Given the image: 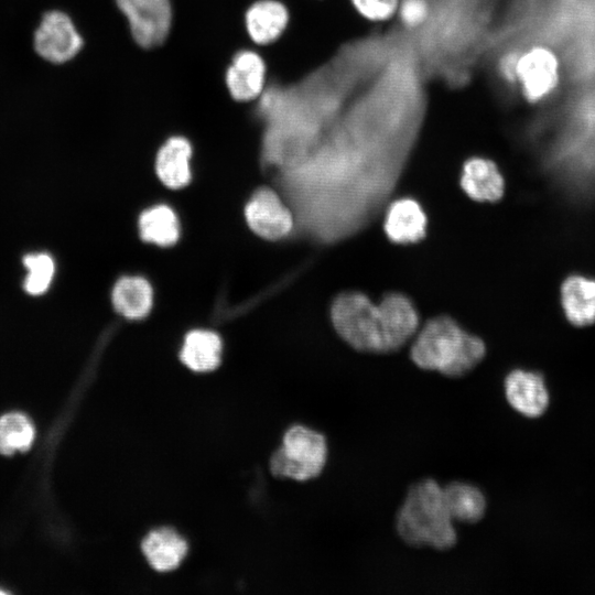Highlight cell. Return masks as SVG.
Segmentation results:
<instances>
[{
    "label": "cell",
    "mask_w": 595,
    "mask_h": 595,
    "mask_svg": "<svg viewBox=\"0 0 595 595\" xmlns=\"http://www.w3.org/2000/svg\"><path fill=\"white\" fill-rule=\"evenodd\" d=\"M331 316L338 335L363 353L396 351L419 326V315L412 302L399 293L386 295L380 304H375L359 292L343 293L334 301Z\"/></svg>",
    "instance_id": "obj_1"
},
{
    "label": "cell",
    "mask_w": 595,
    "mask_h": 595,
    "mask_svg": "<svg viewBox=\"0 0 595 595\" xmlns=\"http://www.w3.org/2000/svg\"><path fill=\"white\" fill-rule=\"evenodd\" d=\"M400 539L413 548L452 549L457 533L450 515L443 487L432 478L412 484L396 517Z\"/></svg>",
    "instance_id": "obj_2"
},
{
    "label": "cell",
    "mask_w": 595,
    "mask_h": 595,
    "mask_svg": "<svg viewBox=\"0 0 595 595\" xmlns=\"http://www.w3.org/2000/svg\"><path fill=\"white\" fill-rule=\"evenodd\" d=\"M485 354L486 346L479 337L465 332L446 316L430 320L410 350V357L418 367L450 378L467 375Z\"/></svg>",
    "instance_id": "obj_3"
},
{
    "label": "cell",
    "mask_w": 595,
    "mask_h": 595,
    "mask_svg": "<svg viewBox=\"0 0 595 595\" xmlns=\"http://www.w3.org/2000/svg\"><path fill=\"white\" fill-rule=\"evenodd\" d=\"M326 458L325 436L309 428L296 425L288 430L283 446L273 454L270 465L274 475L307 480L321 474Z\"/></svg>",
    "instance_id": "obj_4"
},
{
    "label": "cell",
    "mask_w": 595,
    "mask_h": 595,
    "mask_svg": "<svg viewBox=\"0 0 595 595\" xmlns=\"http://www.w3.org/2000/svg\"><path fill=\"white\" fill-rule=\"evenodd\" d=\"M35 54L51 65H65L79 56L85 37L73 17L62 9L45 11L32 36Z\"/></svg>",
    "instance_id": "obj_5"
},
{
    "label": "cell",
    "mask_w": 595,
    "mask_h": 595,
    "mask_svg": "<svg viewBox=\"0 0 595 595\" xmlns=\"http://www.w3.org/2000/svg\"><path fill=\"white\" fill-rule=\"evenodd\" d=\"M561 64L549 46L534 44L519 51L515 67V88L529 105L545 101L558 88Z\"/></svg>",
    "instance_id": "obj_6"
},
{
    "label": "cell",
    "mask_w": 595,
    "mask_h": 595,
    "mask_svg": "<svg viewBox=\"0 0 595 595\" xmlns=\"http://www.w3.org/2000/svg\"><path fill=\"white\" fill-rule=\"evenodd\" d=\"M113 3L137 45L152 48L166 40L173 21L171 0H113Z\"/></svg>",
    "instance_id": "obj_7"
},
{
    "label": "cell",
    "mask_w": 595,
    "mask_h": 595,
    "mask_svg": "<svg viewBox=\"0 0 595 595\" xmlns=\"http://www.w3.org/2000/svg\"><path fill=\"white\" fill-rule=\"evenodd\" d=\"M224 79L234 100L240 102L257 100L264 91L268 80L263 56L255 46L240 48L228 63Z\"/></svg>",
    "instance_id": "obj_8"
},
{
    "label": "cell",
    "mask_w": 595,
    "mask_h": 595,
    "mask_svg": "<svg viewBox=\"0 0 595 595\" xmlns=\"http://www.w3.org/2000/svg\"><path fill=\"white\" fill-rule=\"evenodd\" d=\"M249 227L259 236L274 240L293 228V215L278 194L270 188L258 190L246 206Z\"/></svg>",
    "instance_id": "obj_9"
},
{
    "label": "cell",
    "mask_w": 595,
    "mask_h": 595,
    "mask_svg": "<svg viewBox=\"0 0 595 595\" xmlns=\"http://www.w3.org/2000/svg\"><path fill=\"white\" fill-rule=\"evenodd\" d=\"M504 389L510 407L526 418H539L548 409L549 391L538 372L515 369L505 378Z\"/></svg>",
    "instance_id": "obj_10"
},
{
    "label": "cell",
    "mask_w": 595,
    "mask_h": 595,
    "mask_svg": "<svg viewBox=\"0 0 595 595\" xmlns=\"http://www.w3.org/2000/svg\"><path fill=\"white\" fill-rule=\"evenodd\" d=\"M291 14L281 0H255L245 11L247 34L255 47L275 42L286 30Z\"/></svg>",
    "instance_id": "obj_11"
},
{
    "label": "cell",
    "mask_w": 595,
    "mask_h": 595,
    "mask_svg": "<svg viewBox=\"0 0 595 595\" xmlns=\"http://www.w3.org/2000/svg\"><path fill=\"white\" fill-rule=\"evenodd\" d=\"M192 154V143L185 136L166 138L155 154V172L161 182L170 188L185 186L191 181Z\"/></svg>",
    "instance_id": "obj_12"
},
{
    "label": "cell",
    "mask_w": 595,
    "mask_h": 595,
    "mask_svg": "<svg viewBox=\"0 0 595 595\" xmlns=\"http://www.w3.org/2000/svg\"><path fill=\"white\" fill-rule=\"evenodd\" d=\"M461 186L475 201L496 202L504 194L505 183L493 160L472 156L463 165Z\"/></svg>",
    "instance_id": "obj_13"
},
{
    "label": "cell",
    "mask_w": 595,
    "mask_h": 595,
    "mask_svg": "<svg viewBox=\"0 0 595 595\" xmlns=\"http://www.w3.org/2000/svg\"><path fill=\"white\" fill-rule=\"evenodd\" d=\"M383 227L393 242H416L425 236L426 216L418 202L401 198L390 204Z\"/></svg>",
    "instance_id": "obj_14"
},
{
    "label": "cell",
    "mask_w": 595,
    "mask_h": 595,
    "mask_svg": "<svg viewBox=\"0 0 595 595\" xmlns=\"http://www.w3.org/2000/svg\"><path fill=\"white\" fill-rule=\"evenodd\" d=\"M561 299L572 324L586 326L595 322V280L581 275L567 278L561 288Z\"/></svg>",
    "instance_id": "obj_15"
},
{
    "label": "cell",
    "mask_w": 595,
    "mask_h": 595,
    "mask_svg": "<svg viewBox=\"0 0 595 595\" xmlns=\"http://www.w3.org/2000/svg\"><path fill=\"white\" fill-rule=\"evenodd\" d=\"M142 551L159 572L176 569L187 552V544L174 530L161 528L150 532L142 542Z\"/></svg>",
    "instance_id": "obj_16"
},
{
    "label": "cell",
    "mask_w": 595,
    "mask_h": 595,
    "mask_svg": "<svg viewBox=\"0 0 595 595\" xmlns=\"http://www.w3.org/2000/svg\"><path fill=\"white\" fill-rule=\"evenodd\" d=\"M443 490L453 521L473 524L484 518L487 501L478 487L464 482H452Z\"/></svg>",
    "instance_id": "obj_17"
},
{
    "label": "cell",
    "mask_w": 595,
    "mask_h": 595,
    "mask_svg": "<svg viewBox=\"0 0 595 595\" xmlns=\"http://www.w3.org/2000/svg\"><path fill=\"white\" fill-rule=\"evenodd\" d=\"M111 298L115 310L130 320L144 317L152 306L151 285L140 277L119 279L113 286Z\"/></svg>",
    "instance_id": "obj_18"
},
{
    "label": "cell",
    "mask_w": 595,
    "mask_h": 595,
    "mask_svg": "<svg viewBox=\"0 0 595 595\" xmlns=\"http://www.w3.org/2000/svg\"><path fill=\"white\" fill-rule=\"evenodd\" d=\"M220 354V337L214 332L197 329L186 335L180 357L190 369L203 372L219 365Z\"/></svg>",
    "instance_id": "obj_19"
},
{
    "label": "cell",
    "mask_w": 595,
    "mask_h": 595,
    "mask_svg": "<svg viewBox=\"0 0 595 595\" xmlns=\"http://www.w3.org/2000/svg\"><path fill=\"white\" fill-rule=\"evenodd\" d=\"M140 236L144 241L159 246L175 244L180 235L178 220L175 213L165 205L144 210L139 218Z\"/></svg>",
    "instance_id": "obj_20"
},
{
    "label": "cell",
    "mask_w": 595,
    "mask_h": 595,
    "mask_svg": "<svg viewBox=\"0 0 595 595\" xmlns=\"http://www.w3.org/2000/svg\"><path fill=\"white\" fill-rule=\"evenodd\" d=\"M35 439L32 421L21 412H9L0 416V453L12 455L28 451Z\"/></svg>",
    "instance_id": "obj_21"
},
{
    "label": "cell",
    "mask_w": 595,
    "mask_h": 595,
    "mask_svg": "<svg viewBox=\"0 0 595 595\" xmlns=\"http://www.w3.org/2000/svg\"><path fill=\"white\" fill-rule=\"evenodd\" d=\"M23 264L28 270L23 288L31 295L45 293L54 278L55 262L45 252L29 253L23 258Z\"/></svg>",
    "instance_id": "obj_22"
},
{
    "label": "cell",
    "mask_w": 595,
    "mask_h": 595,
    "mask_svg": "<svg viewBox=\"0 0 595 595\" xmlns=\"http://www.w3.org/2000/svg\"><path fill=\"white\" fill-rule=\"evenodd\" d=\"M347 3L363 21L382 24L396 20L400 0H347Z\"/></svg>",
    "instance_id": "obj_23"
},
{
    "label": "cell",
    "mask_w": 595,
    "mask_h": 595,
    "mask_svg": "<svg viewBox=\"0 0 595 595\" xmlns=\"http://www.w3.org/2000/svg\"><path fill=\"white\" fill-rule=\"evenodd\" d=\"M431 14L429 0H400L396 20L408 30L421 28Z\"/></svg>",
    "instance_id": "obj_24"
},
{
    "label": "cell",
    "mask_w": 595,
    "mask_h": 595,
    "mask_svg": "<svg viewBox=\"0 0 595 595\" xmlns=\"http://www.w3.org/2000/svg\"><path fill=\"white\" fill-rule=\"evenodd\" d=\"M519 51L510 50L501 54L496 71L504 84L515 87V67Z\"/></svg>",
    "instance_id": "obj_25"
},
{
    "label": "cell",
    "mask_w": 595,
    "mask_h": 595,
    "mask_svg": "<svg viewBox=\"0 0 595 595\" xmlns=\"http://www.w3.org/2000/svg\"><path fill=\"white\" fill-rule=\"evenodd\" d=\"M0 594H6V592L0 588Z\"/></svg>",
    "instance_id": "obj_26"
},
{
    "label": "cell",
    "mask_w": 595,
    "mask_h": 595,
    "mask_svg": "<svg viewBox=\"0 0 595 595\" xmlns=\"http://www.w3.org/2000/svg\"><path fill=\"white\" fill-rule=\"evenodd\" d=\"M321 1H323V0H321Z\"/></svg>",
    "instance_id": "obj_27"
}]
</instances>
